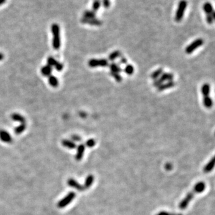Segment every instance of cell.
I'll return each instance as SVG.
<instances>
[{"label": "cell", "instance_id": "obj_1", "mask_svg": "<svg viewBox=\"0 0 215 215\" xmlns=\"http://www.w3.org/2000/svg\"><path fill=\"white\" fill-rule=\"evenodd\" d=\"M206 188V185L204 182H200L199 183H197L196 185H195L194 187V189H192V191H191L190 192H189L186 196L181 201V202L180 203L179 207L181 209L184 210L185 209L189 203H190V201L192 200V199L194 198V195L195 194H199V193H201L203 192L204 189Z\"/></svg>", "mask_w": 215, "mask_h": 215}, {"label": "cell", "instance_id": "obj_2", "mask_svg": "<svg viewBox=\"0 0 215 215\" xmlns=\"http://www.w3.org/2000/svg\"><path fill=\"white\" fill-rule=\"evenodd\" d=\"M51 31L53 35V47L55 50H59L61 47V35L60 27L57 24H52L51 26Z\"/></svg>", "mask_w": 215, "mask_h": 215}, {"label": "cell", "instance_id": "obj_3", "mask_svg": "<svg viewBox=\"0 0 215 215\" xmlns=\"http://www.w3.org/2000/svg\"><path fill=\"white\" fill-rule=\"evenodd\" d=\"M187 1L186 0H181L178 4V7L175 14V21L177 22H179L182 21L184 17L185 10L187 7Z\"/></svg>", "mask_w": 215, "mask_h": 215}, {"label": "cell", "instance_id": "obj_4", "mask_svg": "<svg viewBox=\"0 0 215 215\" xmlns=\"http://www.w3.org/2000/svg\"><path fill=\"white\" fill-rule=\"evenodd\" d=\"M203 43H204V41L202 38L197 39V40H194L193 42H192L189 45H188L186 47L185 53L188 54L192 53L194 51H195L199 47L203 46Z\"/></svg>", "mask_w": 215, "mask_h": 215}, {"label": "cell", "instance_id": "obj_5", "mask_svg": "<svg viewBox=\"0 0 215 215\" xmlns=\"http://www.w3.org/2000/svg\"><path fill=\"white\" fill-rule=\"evenodd\" d=\"M88 65L90 68H96L98 66L106 67L109 65L108 61L106 59H91L89 62Z\"/></svg>", "mask_w": 215, "mask_h": 215}, {"label": "cell", "instance_id": "obj_6", "mask_svg": "<svg viewBox=\"0 0 215 215\" xmlns=\"http://www.w3.org/2000/svg\"><path fill=\"white\" fill-rule=\"evenodd\" d=\"M75 197V193L74 192H70L65 197L57 203V207L59 208H64L67 206Z\"/></svg>", "mask_w": 215, "mask_h": 215}, {"label": "cell", "instance_id": "obj_7", "mask_svg": "<svg viewBox=\"0 0 215 215\" xmlns=\"http://www.w3.org/2000/svg\"><path fill=\"white\" fill-rule=\"evenodd\" d=\"M81 22L84 24H88L91 26H101L102 24V22L96 18L88 19L83 17L81 19Z\"/></svg>", "mask_w": 215, "mask_h": 215}, {"label": "cell", "instance_id": "obj_8", "mask_svg": "<svg viewBox=\"0 0 215 215\" xmlns=\"http://www.w3.org/2000/svg\"><path fill=\"white\" fill-rule=\"evenodd\" d=\"M0 140L8 144H10L13 141L11 135L7 131L4 130H0Z\"/></svg>", "mask_w": 215, "mask_h": 215}, {"label": "cell", "instance_id": "obj_9", "mask_svg": "<svg viewBox=\"0 0 215 215\" xmlns=\"http://www.w3.org/2000/svg\"><path fill=\"white\" fill-rule=\"evenodd\" d=\"M68 184L70 187L74 188L79 191H83L85 189L84 186L81 185L76 181H75V179H72V178L68 179Z\"/></svg>", "mask_w": 215, "mask_h": 215}, {"label": "cell", "instance_id": "obj_10", "mask_svg": "<svg viewBox=\"0 0 215 215\" xmlns=\"http://www.w3.org/2000/svg\"><path fill=\"white\" fill-rule=\"evenodd\" d=\"M85 151V145L84 144H80L77 147L76 154L75 155V160L80 161L82 160Z\"/></svg>", "mask_w": 215, "mask_h": 215}, {"label": "cell", "instance_id": "obj_11", "mask_svg": "<svg viewBox=\"0 0 215 215\" xmlns=\"http://www.w3.org/2000/svg\"><path fill=\"white\" fill-rule=\"evenodd\" d=\"M175 85H176V83L173 80L170 81H167L166 83H163L160 86L157 87V89L158 91H163L165 90H167V89H171L172 87H174L175 86Z\"/></svg>", "mask_w": 215, "mask_h": 215}, {"label": "cell", "instance_id": "obj_12", "mask_svg": "<svg viewBox=\"0 0 215 215\" xmlns=\"http://www.w3.org/2000/svg\"><path fill=\"white\" fill-rule=\"evenodd\" d=\"M159 79L164 83V81H173L174 79V75L171 73L168 72H163L161 75L160 76Z\"/></svg>", "mask_w": 215, "mask_h": 215}, {"label": "cell", "instance_id": "obj_13", "mask_svg": "<svg viewBox=\"0 0 215 215\" xmlns=\"http://www.w3.org/2000/svg\"><path fill=\"white\" fill-rule=\"evenodd\" d=\"M11 118L13 121H18L19 123H21V124L25 123V121H26L25 117L23 116L22 115L18 114V113L12 114V115L11 116Z\"/></svg>", "mask_w": 215, "mask_h": 215}, {"label": "cell", "instance_id": "obj_14", "mask_svg": "<svg viewBox=\"0 0 215 215\" xmlns=\"http://www.w3.org/2000/svg\"><path fill=\"white\" fill-rule=\"evenodd\" d=\"M121 56H122L121 52L119 50H115L109 54L108 59H109V61L113 62L115 60H116V59L120 57Z\"/></svg>", "mask_w": 215, "mask_h": 215}, {"label": "cell", "instance_id": "obj_15", "mask_svg": "<svg viewBox=\"0 0 215 215\" xmlns=\"http://www.w3.org/2000/svg\"><path fill=\"white\" fill-rule=\"evenodd\" d=\"M109 68L111 72H116L120 74L123 71L121 66L119 64H117L115 62H112L111 64H110V65H109Z\"/></svg>", "mask_w": 215, "mask_h": 215}, {"label": "cell", "instance_id": "obj_16", "mask_svg": "<svg viewBox=\"0 0 215 215\" xmlns=\"http://www.w3.org/2000/svg\"><path fill=\"white\" fill-rule=\"evenodd\" d=\"M62 144L64 146L68 148V149H74L76 148V144L73 141H71L68 140V139L63 140L62 141Z\"/></svg>", "mask_w": 215, "mask_h": 215}, {"label": "cell", "instance_id": "obj_17", "mask_svg": "<svg viewBox=\"0 0 215 215\" xmlns=\"http://www.w3.org/2000/svg\"><path fill=\"white\" fill-rule=\"evenodd\" d=\"M214 159H215L214 157H213L209 161V162L204 166V167L203 169V171L204 173H209L212 170V169H213V167L214 166Z\"/></svg>", "mask_w": 215, "mask_h": 215}, {"label": "cell", "instance_id": "obj_18", "mask_svg": "<svg viewBox=\"0 0 215 215\" xmlns=\"http://www.w3.org/2000/svg\"><path fill=\"white\" fill-rule=\"evenodd\" d=\"M51 72H52V67L49 66V65H46L43 66L41 69V74L46 76H49L50 75H51Z\"/></svg>", "mask_w": 215, "mask_h": 215}, {"label": "cell", "instance_id": "obj_19", "mask_svg": "<svg viewBox=\"0 0 215 215\" xmlns=\"http://www.w3.org/2000/svg\"><path fill=\"white\" fill-rule=\"evenodd\" d=\"M163 73V69L160 68L157 69L154 71L152 74H151V79L153 80H155L156 79H158L159 78L161 75V74Z\"/></svg>", "mask_w": 215, "mask_h": 215}, {"label": "cell", "instance_id": "obj_20", "mask_svg": "<svg viewBox=\"0 0 215 215\" xmlns=\"http://www.w3.org/2000/svg\"><path fill=\"white\" fill-rule=\"evenodd\" d=\"M94 182V176L92 174H90L89 176H87V177L86 178V180H85V183H84V187L86 189H88L93 184Z\"/></svg>", "mask_w": 215, "mask_h": 215}, {"label": "cell", "instance_id": "obj_21", "mask_svg": "<svg viewBox=\"0 0 215 215\" xmlns=\"http://www.w3.org/2000/svg\"><path fill=\"white\" fill-rule=\"evenodd\" d=\"M203 102L204 106L207 108H211L212 106H213V104L212 99L211 98V97L209 96L203 97Z\"/></svg>", "mask_w": 215, "mask_h": 215}, {"label": "cell", "instance_id": "obj_22", "mask_svg": "<svg viewBox=\"0 0 215 215\" xmlns=\"http://www.w3.org/2000/svg\"><path fill=\"white\" fill-rule=\"evenodd\" d=\"M49 83L53 87H57L59 86V81L57 78L54 75H50L49 76Z\"/></svg>", "mask_w": 215, "mask_h": 215}, {"label": "cell", "instance_id": "obj_23", "mask_svg": "<svg viewBox=\"0 0 215 215\" xmlns=\"http://www.w3.org/2000/svg\"><path fill=\"white\" fill-rule=\"evenodd\" d=\"M203 10H204V12L206 13V14H212L214 12L213 6H212L211 4L209 2H207L204 4Z\"/></svg>", "mask_w": 215, "mask_h": 215}, {"label": "cell", "instance_id": "obj_24", "mask_svg": "<svg viewBox=\"0 0 215 215\" xmlns=\"http://www.w3.org/2000/svg\"><path fill=\"white\" fill-rule=\"evenodd\" d=\"M201 93L204 97L209 96L210 93V86L208 83H205L201 87Z\"/></svg>", "mask_w": 215, "mask_h": 215}, {"label": "cell", "instance_id": "obj_25", "mask_svg": "<svg viewBox=\"0 0 215 215\" xmlns=\"http://www.w3.org/2000/svg\"><path fill=\"white\" fill-rule=\"evenodd\" d=\"M26 127V125L25 123L21 124L14 129V132L16 134H21L22 132H24L25 130Z\"/></svg>", "mask_w": 215, "mask_h": 215}, {"label": "cell", "instance_id": "obj_26", "mask_svg": "<svg viewBox=\"0 0 215 215\" xmlns=\"http://www.w3.org/2000/svg\"><path fill=\"white\" fill-rule=\"evenodd\" d=\"M83 17L88 19L96 18V12L93 10H86L83 13Z\"/></svg>", "mask_w": 215, "mask_h": 215}, {"label": "cell", "instance_id": "obj_27", "mask_svg": "<svg viewBox=\"0 0 215 215\" xmlns=\"http://www.w3.org/2000/svg\"><path fill=\"white\" fill-rule=\"evenodd\" d=\"M124 72L126 74H127L129 75H132L134 73V67H133V66L132 65L128 64L124 68Z\"/></svg>", "mask_w": 215, "mask_h": 215}, {"label": "cell", "instance_id": "obj_28", "mask_svg": "<svg viewBox=\"0 0 215 215\" xmlns=\"http://www.w3.org/2000/svg\"><path fill=\"white\" fill-rule=\"evenodd\" d=\"M101 4H102V2L101 0H94L93 3V6H92L93 11H94V12H96L101 7Z\"/></svg>", "mask_w": 215, "mask_h": 215}, {"label": "cell", "instance_id": "obj_29", "mask_svg": "<svg viewBox=\"0 0 215 215\" xmlns=\"http://www.w3.org/2000/svg\"><path fill=\"white\" fill-rule=\"evenodd\" d=\"M110 75L114 78V79L118 82V83H121L123 80V78L122 76L119 74V73H116V72H110Z\"/></svg>", "mask_w": 215, "mask_h": 215}, {"label": "cell", "instance_id": "obj_30", "mask_svg": "<svg viewBox=\"0 0 215 215\" xmlns=\"http://www.w3.org/2000/svg\"><path fill=\"white\" fill-rule=\"evenodd\" d=\"M58 61H57L53 57H49L48 59H47V65H49V66H55L57 64Z\"/></svg>", "mask_w": 215, "mask_h": 215}, {"label": "cell", "instance_id": "obj_31", "mask_svg": "<svg viewBox=\"0 0 215 215\" xmlns=\"http://www.w3.org/2000/svg\"><path fill=\"white\" fill-rule=\"evenodd\" d=\"M215 16H214V12H213L212 14H206V21L207 22V23L210 25H211L213 22Z\"/></svg>", "mask_w": 215, "mask_h": 215}, {"label": "cell", "instance_id": "obj_32", "mask_svg": "<svg viewBox=\"0 0 215 215\" xmlns=\"http://www.w3.org/2000/svg\"><path fill=\"white\" fill-rule=\"evenodd\" d=\"M96 145V141L93 139H90L86 142V145L89 148H92Z\"/></svg>", "mask_w": 215, "mask_h": 215}, {"label": "cell", "instance_id": "obj_33", "mask_svg": "<svg viewBox=\"0 0 215 215\" xmlns=\"http://www.w3.org/2000/svg\"><path fill=\"white\" fill-rule=\"evenodd\" d=\"M156 215H183L181 213H170L167 211H160Z\"/></svg>", "mask_w": 215, "mask_h": 215}, {"label": "cell", "instance_id": "obj_34", "mask_svg": "<svg viewBox=\"0 0 215 215\" xmlns=\"http://www.w3.org/2000/svg\"><path fill=\"white\" fill-rule=\"evenodd\" d=\"M163 83H164L159 78L158 79H156L155 80H154V82L152 83V85L155 87H158L159 86H160L161 84H162Z\"/></svg>", "mask_w": 215, "mask_h": 215}, {"label": "cell", "instance_id": "obj_35", "mask_svg": "<svg viewBox=\"0 0 215 215\" xmlns=\"http://www.w3.org/2000/svg\"><path fill=\"white\" fill-rule=\"evenodd\" d=\"M71 139H72V140H73L74 141H76V142H80L82 140L81 137L79 135H76V134L72 135L71 136Z\"/></svg>", "mask_w": 215, "mask_h": 215}, {"label": "cell", "instance_id": "obj_36", "mask_svg": "<svg viewBox=\"0 0 215 215\" xmlns=\"http://www.w3.org/2000/svg\"><path fill=\"white\" fill-rule=\"evenodd\" d=\"M127 64V58L124 56H121L120 61H119V64L120 65H126Z\"/></svg>", "mask_w": 215, "mask_h": 215}, {"label": "cell", "instance_id": "obj_37", "mask_svg": "<svg viewBox=\"0 0 215 215\" xmlns=\"http://www.w3.org/2000/svg\"><path fill=\"white\" fill-rule=\"evenodd\" d=\"M64 68V65L60 62H57L55 66V69L58 71H61Z\"/></svg>", "mask_w": 215, "mask_h": 215}, {"label": "cell", "instance_id": "obj_38", "mask_svg": "<svg viewBox=\"0 0 215 215\" xmlns=\"http://www.w3.org/2000/svg\"><path fill=\"white\" fill-rule=\"evenodd\" d=\"M102 4L105 8H108L111 6L110 0H102Z\"/></svg>", "mask_w": 215, "mask_h": 215}, {"label": "cell", "instance_id": "obj_39", "mask_svg": "<svg viewBox=\"0 0 215 215\" xmlns=\"http://www.w3.org/2000/svg\"><path fill=\"white\" fill-rule=\"evenodd\" d=\"M165 167H166V170H170L172 169V165H171L170 163H167V164H166Z\"/></svg>", "mask_w": 215, "mask_h": 215}, {"label": "cell", "instance_id": "obj_40", "mask_svg": "<svg viewBox=\"0 0 215 215\" xmlns=\"http://www.w3.org/2000/svg\"><path fill=\"white\" fill-rule=\"evenodd\" d=\"M4 54L3 53H0V61H3L4 59Z\"/></svg>", "mask_w": 215, "mask_h": 215}, {"label": "cell", "instance_id": "obj_41", "mask_svg": "<svg viewBox=\"0 0 215 215\" xmlns=\"http://www.w3.org/2000/svg\"><path fill=\"white\" fill-rule=\"evenodd\" d=\"M6 2V0H0V6L4 4Z\"/></svg>", "mask_w": 215, "mask_h": 215}]
</instances>
